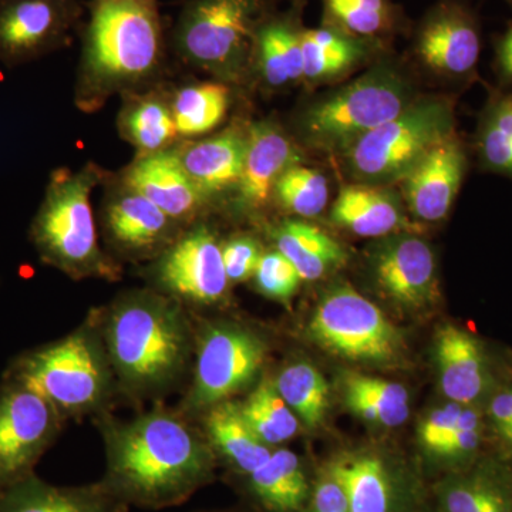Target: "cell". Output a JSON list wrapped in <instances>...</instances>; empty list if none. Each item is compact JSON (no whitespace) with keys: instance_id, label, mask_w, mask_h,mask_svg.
Segmentation results:
<instances>
[{"instance_id":"4","label":"cell","mask_w":512,"mask_h":512,"mask_svg":"<svg viewBox=\"0 0 512 512\" xmlns=\"http://www.w3.org/2000/svg\"><path fill=\"white\" fill-rule=\"evenodd\" d=\"M417 99L399 64L382 57L353 82L309 104L299 116L298 133L309 147L342 156Z\"/></svg>"},{"instance_id":"38","label":"cell","mask_w":512,"mask_h":512,"mask_svg":"<svg viewBox=\"0 0 512 512\" xmlns=\"http://www.w3.org/2000/svg\"><path fill=\"white\" fill-rule=\"evenodd\" d=\"M443 504L446 512H512L507 490L487 471L451 481L443 490Z\"/></svg>"},{"instance_id":"47","label":"cell","mask_w":512,"mask_h":512,"mask_svg":"<svg viewBox=\"0 0 512 512\" xmlns=\"http://www.w3.org/2000/svg\"><path fill=\"white\" fill-rule=\"evenodd\" d=\"M504 2L512 9V0H504Z\"/></svg>"},{"instance_id":"8","label":"cell","mask_w":512,"mask_h":512,"mask_svg":"<svg viewBox=\"0 0 512 512\" xmlns=\"http://www.w3.org/2000/svg\"><path fill=\"white\" fill-rule=\"evenodd\" d=\"M308 333L320 348L357 362L390 363L404 348L402 333L379 306L348 285L323 295Z\"/></svg>"},{"instance_id":"46","label":"cell","mask_w":512,"mask_h":512,"mask_svg":"<svg viewBox=\"0 0 512 512\" xmlns=\"http://www.w3.org/2000/svg\"><path fill=\"white\" fill-rule=\"evenodd\" d=\"M293 2V5H302L303 2H305V0H292Z\"/></svg>"},{"instance_id":"12","label":"cell","mask_w":512,"mask_h":512,"mask_svg":"<svg viewBox=\"0 0 512 512\" xmlns=\"http://www.w3.org/2000/svg\"><path fill=\"white\" fill-rule=\"evenodd\" d=\"M59 420L52 403L13 377L0 393V487L32 474L55 439Z\"/></svg>"},{"instance_id":"20","label":"cell","mask_w":512,"mask_h":512,"mask_svg":"<svg viewBox=\"0 0 512 512\" xmlns=\"http://www.w3.org/2000/svg\"><path fill=\"white\" fill-rule=\"evenodd\" d=\"M302 5L288 12H268L259 20L252 46L251 73L268 90H285L303 82Z\"/></svg>"},{"instance_id":"21","label":"cell","mask_w":512,"mask_h":512,"mask_svg":"<svg viewBox=\"0 0 512 512\" xmlns=\"http://www.w3.org/2000/svg\"><path fill=\"white\" fill-rule=\"evenodd\" d=\"M248 148V127L235 123L215 136L175 147L184 170L208 200L237 187Z\"/></svg>"},{"instance_id":"30","label":"cell","mask_w":512,"mask_h":512,"mask_svg":"<svg viewBox=\"0 0 512 512\" xmlns=\"http://www.w3.org/2000/svg\"><path fill=\"white\" fill-rule=\"evenodd\" d=\"M329 471L342 485L350 512L392 511V484L379 457L356 454L339 458Z\"/></svg>"},{"instance_id":"11","label":"cell","mask_w":512,"mask_h":512,"mask_svg":"<svg viewBox=\"0 0 512 512\" xmlns=\"http://www.w3.org/2000/svg\"><path fill=\"white\" fill-rule=\"evenodd\" d=\"M83 15L82 0H0V63L13 69L70 46Z\"/></svg>"},{"instance_id":"31","label":"cell","mask_w":512,"mask_h":512,"mask_svg":"<svg viewBox=\"0 0 512 512\" xmlns=\"http://www.w3.org/2000/svg\"><path fill=\"white\" fill-rule=\"evenodd\" d=\"M342 380L345 402L360 419L397 427L409 417V393L402 384L356 372H346Z\"/></svg>"},{"instance_id":"18","label":"cell","mask_w":512,"mask_h":512,"mask_svg":"<svg viewBox=\"0 0 512 512\" xmlns=\"http://www.w3.org/2000/svg\"><path fill=\"white\" fill-rule=\"evenodd\" d=\"M302 163V151L284 128L272 120L249 124L244 170L232 191L234 207L241 212L261 211L274 197L279 178Z\"/></svg>"},{"instance_id":"6","label":"cell","mask_w":512,"mask_h":512,"mask_svg":"<svg viewBox=\"0 0 512 512\" xmlns=\"http://www.w3.org/2000/svg\"><path fill=\"white\" fill-rule=\"evenodd\" d=\"M272 0H188L171 36L177 56L188 66L239 84L251 74L256 26Z\"/></svg>"},{"instance_id":"13","label":"cell","mask_w":512,"mask_h":512,"mask_svg":"<svg viewBox=\"0 0 512 512\" xmlns=\"http://www.w3.org/2000/svg\"><path fill=\"white\" fill-rule=\"evenodd\" d=\"M266 355L265 343L238 326H215L205 333L188 406L205 409L224 402L254 380Z\"/></svg>"},{"instance_id":"5","label":"cell","mask_w":512,"mask_h":512,"mask_svg":"<svg viewBox=\"0 0 512 512\" xmlns=\"http://www.w3.org/2000/svg\"><path fill=\"white\" fill-rule=\"evenodd\" d=\"M106 338L117 372L134 389L163 386L187 360L183 316L177 306L154 293H134L117 303Z\"/></svg>"},{"instance_id":"25","label":"cell","mask_w":512,"mask_h":512,"mask_svg":"<svg viewBox=\"0 0 512 512\" xmlns=\"http://www.w3.org/2000/svg\"><path fill=\"white\" fill-rule=\"evenodd\" d=\"M383 43L370 42L322 23L302 33L303 82L322 84L348 76L379 55Z\"/></svg>"},{"instance_id":"27","label":"cell","mask_w":512,"mask_h":512,"mask_svg":"<svg viewBox=\"0 0 512 512\" xmlns=\"http://www.w3.org/2000/svg\"><path fill=\"white\" fill-rule=\"evenodd\" d=\"M276 248L295 266L302 281H318L348 259L345 248L305 221L289 220L275 229Z\"/></svg>"},{"instance_id":"19","label":"cell","mask_w":512,"mask_h":512,"mask_svg":"<svg viewBox=\"0 0 512 512\" xmlns=\"http://www.w3.org/2000/svg\"><path fill=\"white\" fill-rule=\"evenodd\" d=\"M120 178L180 224L197 220L212 204L184 170L175 147L136 157Z\"/></svg>"},{"instance_id":"33","label":"cell","mask_w":512,"mask_h":512,"mask_svg":"<svg viewBox=\"0 0 512 512\" xmlns=\"http://www.w3.org/2000/svg\"><path fill=\"white\" fill-rule=\"evenodd\" d=\"M229 103L228 84L217 80L181 87L171 97L178 137L195 138L211 133L224 121Z\"/></svg>"},{"instance_id":"37","label":"cell","mask_w":512,"mask_h":512,"mask_svg":"<svg viewBox=\"0 0 512 512\" xmlns=\"http://www.w3.org/2000/svg\"><path fill=\"white\" fill-rule=\"evenodd\" d=\"M274 197L284 210L302 218H315L328 207V178L299 164L289 168L276 183Z\"/></svg>"},{"instance_id":"26","label":"cell","mask_w":512,"mask_h":512,"mask_svg":"<svg viewBox=\"0 0 512 512\" xmlns=\"http://www.w3.org/2000/svg\"><path fill=\"white\" fill-rule=\"evenodd\" d=\"M117 127L137 157L168 150L177 141L171 97L156 87L123 96Z\"/></svg>"},{"instance_id":"22","label":"cell","mask_w":512,"mask_h":512,"mask_svg":"<svg viewBox=\"0 0 512 512\" xmlns=\"http://www.w3.org/2000/svg\"><path fill=\"white\" fill-rule=\"evenodd\" d=\"M127 507L103 481L56 487L32 473L0 487V512H127Z\"/></svg>"},{"instance_id":"15","label":"cell","mask_w":512,"mask_h":512,"mask_svg":"<svg viewBox=\"0 0 512 512\" xmlns=\"http://www.w3.org/2000/svg\"><path fill=\"white\" fill-rule=\"evenodd\" d=\"M156 276L168 292L204 305L224 299L231 284L217 235L204 224L185 232L165 249Z\"/></svg>"},{"instance_id":"34","label":"cell","mask_w":512,"mask_h":512,"mask_svg":"<svg viewBox=\"0 0 512 512\" xmlns=\"http://www.w3.org/2000/svg\"><path fill=\"white\" fill-rule=\"evenodd\" d=\"M476 151L484 171L512 180V92L491 94L478 120Z\"/></svg>"},{"instance_id":"2","label":"cell","mask_w":512,"mask_h":512,"mask_svg":"<svg viewBox=\"0 0 512 512\" xmlns=\"http://www.w3.org/2000/svg\"><path fill=\"white\" fill-rule=\"evenodd\" d=\"M215 458L194 431L165 412H153L107 436L103 481L127 505L173 507L210 483Z\"/></svg>"},{"instance_id":"17","label":"cell","mask_w":512,"mask_h":512,"mask_svg":"<svg viewBox=\"0 0 512 512\" xmlns=\"http://www.w3.org/2000/svg\"><path fill=\"white\" fill-rule=\"evenodd\" d=\"M468 170L466 144L457 133L436 144L400 183L407 210L417 220H446Z\"/></svg>"},{"instance_id":"39","label":"cell","mask_w":512,"mask_h":512,"mask_svg":"<svg viewBox=\"0 0 512 512\" xmlns=\"http://www.w3.org/2000/svg\"><path fill=\"white\" fill-rule=\"evenodd\" d=\"M254 276L259 291L278 301L291 299L302 282L295 266L279 251L262 255Z\"/></svg>"},{"instance_id":"45","label":"cell","mask_w":512,"mask_h":512,"mask_svg":"<svg viewBox=\"0 0 512 512\" xmlns=\"http://www.w3.org/2000/svg\"><path fill=\"white\" fill-rule=\"evenodd\" d=\"M494 70L501 84H512V22L494 39Z\"/></svg>"},{"instance_id":"24","label":"cell","mask_w":512,"mask_h":512,"mask_svg":"<svg viewBox=\"0 0 512 512\" xmlns=\"http://www.w3.org/2000/svg\"><path fill=\"white\" fill-rule=\"evenodd\" d=\"M440 386L453 403L468 406L488 386V365L480 342L466 330L446 325L436 338Z\"/></svg>"},{"instance_id":"28","label":"cell","mask_w":512,"mask_h":512,"mask_svg":"<svg viewBox=\"0 0 512 512\" xmlns=\"http://www.w3.org/2000/svg\"><path fill=\"white\" fill-rule=\"evenodd\" d=\"M207 429L212 446L244 476L261 467L272 454L245 420L239 404L222 402L212 406Z\"/></svg>"},{"instance_id":"32","label":"cell","mask_w":512,"mask_h":512,"mask_svg":"<svg viewBox=\"0 0 512 512\" xmlns=\"http://www.w3.org/2000/svg\"><path fill=\"white\" fill-rule=\"evenodd\" d=\"M323 23L349 35L386 43L403 29L402 10L393 0H322Z\"/></svg>"},{"instance_id":"29","label":"cell","mask_w":512,"mask_h":512,"mask_svg":"<svg viewBox=\"0 0 512 512\" xmlns=\"http://www.w3.org/2000/svg\"><path fill=\"white\" fill-rule=\"evenodd\" d=\"M247 477L251 493L271 512L299 511L308 497L301 460L289 450L275 451Z\"/></svg>"},{"instance_id":"16","label":"cell","mask_w":512,"mask_h":512,"mask_svg":"<svg viewBox=\"0 0 512 512\" xmlns=\"http://www.w3.org/2000/svg\"><path fill=\"white\" fill-rule=\"evenodd\" d=\"M103 225L109 241L121 254L146 256L170 247L181 224L116 178L106 190Z\"/></svg>"},{"instance_id":"42","label":"cell","mask_w":512,"mask_h":512,"mask_svg":"<svg viewBox=\"0 0 512 512\" xmlns=\"http://www.w3.org/2000/svg\"><path fill=\"white\" fill-rule=\"evenodd\" d=\"M463 404L450 403L447 406L434 410L424 419L420 426L421 444L430 451L436 453L456 429L458 417L463 412Z\"/></svg>"},{"instance_id":"3","label":"cell","mask_w":512,"mask_h":512,"mask_svg":"<svg viewBox=\"0 0 512 512\" xmlns=\"http://www.w3.org/2000/svg\"><path fill=\"white\" fill-rule=\"evenodd\" d=\"M103 180L104 171L93 163L53 171L33 220L30 235L40 258L73 278L119 274L97 242L92 194Z\"/></svg>"},{"instance_id":"35","label":"cell","mask_w":512,"mask_h":512,"mask_svg":"<svg viewBox=\"0 0 512 512\" xmlns=\"http://www.w3.org/2000/svg\"><path fill=\"white\" fill-rule=\"evenodd\" d=\"M276 390L293 413L308 427H318L326 416L329 386L311 363L298 362L285 367L276 379Z\"/></svg>"},{"instance_id":"36","label":"cell","mask_w":512,"mask_h":512,"mask_svg":"<svg viewBox=\"0 0 512 512\" xmlns=\"http://www.w3.org/2000/svg\"><path fill=\"white\" fill-rule=\"evenodd\" d=\"M241 412L259 440L266 446L284 443L295 436L299 419L276 390L275 383L264 380L241 404Z\"/></svg>"},{"instance_id":"9","label":"cell","mask_w":512,"mask_h":512,"mask_svg":"<svg viewBox=\"0 0 512 512\" xmlns=\"http://www.w3.org/2000/svg\"><path fill=\"white\" fill-rule=\"evenodd\" d=\"M15 379L45 397L60 414L92 409L109 382L103 356L87 333H74L23 357Z\"/></svg>"},{"instance_id":"7","label":"cell","mask_w":512,"mask_h":512,"mask_svg":"<svg viewBox=\"0 0 512 512\" xmlns=\"http://www.w3.org/2000/svg\"><path fill=\"white\" fill-rule=\"evenodd\" d=\"M454 133V100L423 97L399 116L360 137L342 158L356 183L390 187L400 183L431 148Z\"/></svg>"},{"instance_id":"23","label":"cell","mask_w":512,"mask_h":512,"mask_svg":"<svg viewBox=\"0 0 512 512\" xmlns=\"http://www.w3.org/2000/svg\"><path fill=\"white\" fill-rule=\"evenodd\" d=\"M330 218L357 237L384 238L410 232L402 200L383 185H345L333 202Z\"/></svg>"},{"instance_id":"44","label":"cell","mask_w":512,"mask_h":512,"mask_svg":"<svg viewBox=\"0 0 512 512\" xmlns=\"http://www.w3.org/2000/svg\"><path fill=\"white\" fill-rule=\"evenodd\" d=\"M495 430L512 447V390H503L494 396L490 406Z\"/></svg>"},{"instance_id":"41","label":"cell","mask_w":512,"mask_h":512,"mask_svg":"<svg viewBox=\"0 0 512 512\" xmlns=\"http://www.w3.org/2000/svg\"><path fill=\"white\" fill-rule=\"evenodd\" d=\"M262 252L258 242L247 235L229 239L222 245V259L229 282H244L254 276Z\"/></svg>"},{"instance_id":"1","label":"cell","mask_w":512,"mask_h":512,"mask_svg":"<svg viewBox=\"0 0 512 512\" xmlns=\"http://www.w3.org/2000/svg\"><path fill=\"white\" fill-rule=\"evenodd\" d=\"M74 103L96 113L113 96L156 86L167 62L160 0H90Z\"/></svg>"},{"instance_id":"43","label":"cell","mask_w":512,"mask_h":512,"mask_svg":"<svg viewBox=\"0 0 512 512\" xmlns=\"http://www.w3.org/2000/svg\"><path fill=\"white\" fill-rule=\"evenodd\" d=\"M311 512H350L345 491L330 471L316 484Z\"/></svg>"},{"instance_id":"10","label":"cell","mask_w":512,"mask_h":512,"mask_svg":"<svg viewBox=\"0 0 512 512\" xmlns=\"http://www.w3.org/2000/svg\"><path fill=\"white\" fill-rule=\"evenodd\" d=\"M412 47L429 72L453 83H471L483 50L480 18L467 0H439L414 29Z\"/></svg>"},{"instance_id":"14","label":"cell","mask_w":512,"mask_h":512,"mask_svg":"<svg viewBox=\"0 0 512 512\" xmlns=\"http://www.w3.org/2000/svg\"><path fill=\"white\" fill-rule=\"evenodd\" d=\"M377 288L402 308H429L440 298L436 258L430 245L412 232L382 238L370 254Z\"/></svg>"},{"instance_id":"40","label":"cell","mask_w":512,"mask_h":512,"mask_svg":"<svg viewBox=\"0 0 512 512\" xmlns=\"http://www.w3.org/2000/svg\"><path fill=\"white\" fill-rule=\"evenodd\" d=\"M481 441L480 414L470 407H463L450 437L436 450V456L460 460L467 458L477 450Z\"/></svg>"}]
</instances>
